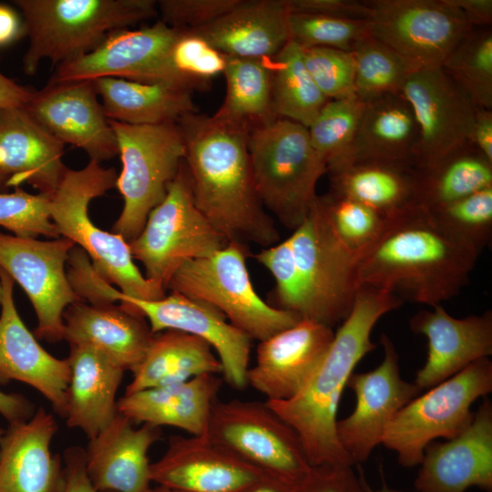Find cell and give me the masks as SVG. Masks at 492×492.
I'll return each instance as SVG.
<instances>
[{
	"label": "cell",
	"instance_id": "6da1fadb",
	"mask_svg": "<svg viewBox=\"0 0 492 492\" xmlns=\"http://www.w3.org/2000/svg\"><path fill=\"white\" fill-rule=\"evenodd\" d=\"M184 164L198 210L227 242L263 248L280 235L257 194L248 148L250 129L190 113L177 121Z\"/></svg>",
	"mask_w": 492,
	"mask_h": 492
},
{
	"label": "cell",
	"instance_id": "7a4b0ae2",
	"mask_svg": "<svg viewBox=\"0 0 492 492\" xmlns=\"http://www.w3.org/2000/svg\"><path fill=\"white\" fill-rule=\"evenodd\" d=\"M479 255L415 205L387 218L377 237L357 254V285L433 307L459 293Z\"/></svg>",
	"mask_w": 492,
	"mask_h": 492
},
{
	"label": "cell",
	"instance_id": "3957f363",
	"mask_svg": "<svg viewBox=\"0 0 492 492\" xmlns=\"http://www.w3.org/2000/svg\"><path fill=\"white\" fill-rule=\"evenodd\" d=\"M402 303L389 292L360 286L349 315L303 388L291 399L266 401L297 433L312 466H354L337 437L339 403L354 367L376 347L371 340L375 323Z\"/></svg>",
	"mask_w": 492,
	"mask_h": 492
},
{
	"label": "cell",
	"instance_id": "277c9868",
	"mask_svg": "<svg viewBox=\"0 0 492 492\" xmlns=\"http://www.w3.org/2000/svg\"><path fill=\"white\" fill-rule=\"evenodd\" d=\"M29 44L23 70L35 75L48 59L58 66L96 48L110 33L158 15L154 0H14Z\"/></svg>",
	"mask_w": 492,
	"mask_h": 492
},
{
	"label": "cell",
	"instance_id": "5b68a950",
	"mask_svg": "<svg viewBox=\"0 0 492 492\" xmlns=\"http://www.w3.org/2000/svg\"><path fill=\"white\" fill-rule=\"evenodd\" d=\"M114 168L89 160L81 169H68L51 197L50 217L60 237L72 241L88 256L96 272L119 292L140 300H159L166 291L150 282L134 262L128 242L119 234L98 228L88 215L95 198L116 188Z\"/></svg>",
	"mask_w": 492,
	"mask_h": 492
},
{
	"label": "cell",
	"instance_id": "8992f818",
	"mask_svg": "<svg viewBox=\"0 0 492 492\" xmlns=\"http://www.w3.org/2000/svg\"><path fill=\"white\" fill-rule=\"evenodd\" d=\"M248 148L263 207L286 228L295 230L315 204L317 182L327 170L307 128L277 118L251 129Z\"/></svg>",
	"mask_w": 492,
	"mask_h": 492
},
{
	"label": "cell",
	"instance_id": "52a82bcc",
	"mask_svg": "<svg viewBox=\"0 0 492 492\" xmlns=\"http://www.w3.org/2000/svg\"><path fill=\"white\" fill-rule=\"evenodd\" d=\"M248 246L228 242L212 254L179 267L167 289L220 311L251 340L261 342L302 318L264 302L256 292L246 264Z\"/></svg>",
	"mask_w": 492,
	"mask_h": 492
},
{
	"label": "cell",
	"instance_id": "ba28073f",
	"mask_svg": "<svg viewBox=\"0 0 492 492\" xmlns=\"http://www.w3.org/2000/svg\"><path fill=\"white\" fill-rule=\"evenodd\" d=\"M108 120L122 162L116 188L124 200L112 232L129 242L165 198L184 160L185 144L177 123L136 126Z\"/></svg>",
	"mask_w": 492,
	"mask_h": 492
},
{
	"label": "cell",
	"instance_id": "9c48e42d",
	"mask_svg": "<svg viewBox=\"0 0 492 492\" xmlns=\"http://www.w3.org/2000/svg\"><path fill=\"white\" fill-rule=\"evenodd\" d=\"M427 390L396 414L382 438L404 467L417 466L435 439H451L466 429L474 416L472 405L492 392V362L479 359Z\"/></svg>",
	"mask_w": 492,
	"mask_h": 492
},
{
	"label": "cell",
	"instance_id": "30bf717a",
	"mask_svg": "<svg viewBox=\"0 0 492 492\" xmlns=\"http://www.w3.org/2000/svg\"><path fill=\"white\" fill-rule=\"evenodd\" d=\"M227 243L196 207L183 160L165 198L128 245L133 259L144 266L147 280L166 291L184 263L209 256Z\"/></svg>",
	"mask_w": 492,
	"mask_h": 492
},
{
	"label": "cell",
	"instance_id": "8fae6325",
	"mask_svg": "<svg viewBox=\"0 0 492 492\" xmlns=\"http://www.w3.org/2000/svg\"><path fill=\"white\" fill-rule=\"evenodd\" d=\"M288 239L303 290L302 319L333 328L354 302L356 256L334 232L321 196Z\"/></svg>",
	"mask_w": 492,
	"mask_h": 492
},
{
	"label": "cell",
	"instance_id": "7c38bea8",
	"mask_svg": "<svg viewBox=\"0 0 492 492\" xmlns=\"http://www.w3.org/2000/svg\"><path fill=\"white\" fill-rule=\"evenodd\" d=\"M206 436L265 474L291 482H301L313 468L297 433L266 401L218 400Z\"/></svg>",
	"mask_w": 492,
	"mask_h": 492
},
{
	"label": "cell",
	"instance_id": "4fadbf2b",
	"mask_svg": "<svg viewBox=\"0 0 492 492\" xmlns=\"http://www.w3.org/2000/svg\"><path fill=\"white\" fill-rule=\"evenodd\" d=\"M372 36L414 70L441 67L473 28L448 0H372Z\"/></svg>",
	"mask_w": 492,
	"mask_h": 492
},
{
	"label": "cell",
	"instance_id": "5bb4252c",
	"mask_svg": "<svg viewBox=\"0 0 492 492\" xmlns=\"http://www.w3.org/2000/svg\"><path fill=\"white\" fill-rule=\"evenodd\" d=\"M75 243L64 237L46 241L0 232V269L19 283L37 318L35 336L64 340V313L79 301L67 273Z\"/></svg>",
	"mask_w": 492,
	"mask_h": 492
},
{
	"label": "cell",
	"instance_id": "9a60e30c",
	"mask_svg": "<svg viewBox=\"0 0 492 492\" xmlns=\"http://www.w3.org/2000/svg\"><path fill=\"white\" fill-rule=\"evenodd\" d=\"M107 299L113 303L119 302L142 315L153 334L174 330L203 340L220 362L222 380L235 389L248 385L251 339L213 306L174 292L159 300L135 299L113 286L108 290Z\"/></svg>",
	"mask_w": 492,
	"mask_h": 492
},
{
	"label": "cell",
	"instance_id": "2e32d148",
	"mask_svg": "<svg viewBox=\"0 0 492 492\" xmlns=\"http://www.w3.org/2000/svg\"><path fill=\"white\" fill-rule=\"evenodd\" d=\"M384 359L374 369L353 373L347 386L354 391L355 406L337 420L338 440L354 465L366 461L396 414L422 390L402 378L399 355L390 337L383 333Z\"/></svg>",
	"mask_w": 492,
	"mask_h": 492
},
{
	"label": "cell",
	"instance_id": "e0dca14e",
	"mask_svg": "<svg viewBox=\"0 0 492 492\" xmlns=\"http://www.w3.org/2000/svg\"><path fill=\"white\" fill-rule=\"evenodd\" d=\"M401 94L418 126L415 168L430 166L470 143L476 107L441 67L411 72Z\"/></svg>",
	"mask_w": 492,
	"mask_h": 492
},
{
	"label": "cell",
	"instance_id": "ac0fdd59",
	"mask_svg": "<svg viewBox=\"0 0 492 492\" xmlns=\"http://www.w3.org/2000/svg\"><path fill=\"white\" fill-rule=\"evenodd\" d=\"M97 97L94 80L47 82L23 108L58 141L100 163L118 156V148Z\"/></svg>",
	"mask_w": 492,
	"mask_h": 492
},
{
	"label": "cell",
	"instance_id": "d6986e66",
	"mask_svg": "<svg viewBox=\"0 0 492 492\" xmlns=\"http://www.w3.org/2000/svg\"><path fill=\"white\" fill-rule=\"evenodd\" d=\"M334 336L332 327L301 319L259 343L256 363L249 367L247 384L266 401L295 396L324 357Z\"/></svg>",
	"mask_w": 492,
	"mask_h": 492
},
{
	"label": "cell",
	"instance_id": "ffe728a7",
	"mask_svg": "<svg viewBox=\"0 0 492 492\" xmlns=\"http://www.w3.org/2000/svg\"><path fill=\"white\" fill-rule=\"evenodd\" d=\"M415 492L492 491V403L487 396L458 436L424 451Z\"/></svg>",
	"mask_w": 492,
	"mask_h": 492
},
{
	"label": "cell",
	"instance_id": "44dd1931",
	"mask_svg": "<svg viewBox=\"0 0 492 492\" xmlns=\"http://www.w3.org/2000/svg\"><path fill=\"white\" fill-rule=\"evenodd\" d=\"M264 475L206 436H170L150 464L151 483L181 492H242Z\"/></svg>",
	"mask_w": 492,
	"mask_h": 492
},
{
	"label": "cell",
	"instance_id": "7402d4cb",
	"mask_svg": "<svg viewBox=\"0 0 492 492\" xmlns=\"http://www.w3.org/2000/svg\"><path fill=\"white\" fill-rule=\"evenodd\" d=\"M179 31L160 19L142 28L114 31L92 51L56 66L48 82L119 77L152 83Z\"/></svg>",
	"mask_w": 492,
	"mask_h": 492
},
{
	"label": "cell",
	"instance_id": "603a6c76",
	"mask_svg": "<svg viewBox=\"0 0 492 492\" xmlns=\"http://www.w3.org/2000/svg\"><path fill=\"white\" fill-rule=\"evenodd\" d=\"M0 384L19 381L35 388L65 417L70 377L67 358H56L38 343L14 301V280L0 269Z\"/></svg>",
	"mask_w": 492,
	"mask_h": 492
},
{
	"label": "cell",
	"instance_id": "cb8c5ba5",
	"mask_svg": "<svg viewBox=\"0 0 492 492\" xmlns=\"http://www.w3.org/2000/svg\"><path fill=\"white\" fill-rule=\"evenodd\" d=\"M421 310L409 327L427 339V357L413 381L422 391L461 372L470 364L492 354V312L456 318L437 304Z\"/></svg>",
	"mask_w": 492,
	"mask_h": 492
},
{
	"label": "cell",
	"instance_id": "d4e9b609",
	"mask_svg": "<svg viewBox=\"0 0 492 492\" xmlns=\"http://www.w3.org/2000/svg\"><path fill=\"white\" fill-rule=\"evenodd\" d=\"M161 436L160 427L135 424L118 413L85 449L87 474L104 492H147L151 487L149 448Z\"/></svg>",
	"mask_w": 492,
	"mask_h": 492
},
{
	"label": "cell",
	"instance_id": "484cf974",
	"mask_svg": "<svg viewBox=\"0 0 492 492\" xmlns=\"http://www.w3.org/2000/svg\"><path fill=\"white\" fill-rule=\"evenodd\" d=\"M64 146L24 108H0V173L8 188L26 183L52 197L68 169Z\"/></svg>",
	"mask_w": 492,
	"mask_h": 492
},
{
	"label": "cell",
	"instance_id": "4316f807",
	"mask_svg": "<svg viewBox=\"0 0 492 492\" xmlns=\"http://www.w3.org/2000/svg\"><path fill=\"white\" fill-rule=\"evenodd\" d=\"M57 429L54 415L43 407L9 424L0 438V492H61L63 459L51 452Z\"/></svg>",
	"mask_w": 492,
	"mask_h": 492
},
{
	"label": "cell",
	"instance_id": "83f0119b",
	"mask_svg": "<svg viewBox=\"0 0 492 492\" xmlns=\"http://www.w3.org/2000/svg\"><path fill=\"white\" fill-rule=\"evenodd\" d=\"M64 340L103 354L124 371L142 361L153 333L147 320L120 302L89 303L79 300L64 313Z\"/></svg>",
	"mask_w": 492,
	"mask_h": 492
},
{
	"label": "cell",
	"instance_id": "f1b7e54d",
	"mask_svg": "<svg viewBox=\"0 0 492 492\" xmlns=\"http://www.w3.org/2000/svg\"><path fill=\"white\" fill-rule=\"evenodd\" d=\"M217 374L124 394L118 413L134 424L173 426L190 436H206L210 417L222 384Z\"/></svg>",
	"mask_w": 492,
	"mask_h": 492
},
{
	"label": "cell",
	"instance_id": "f546056e",
	"mask_svg": "<svg viewBox=\"0 0 492 492\" xmlns=\"http://www.w3.org/2000/svg\"><path fill=\"white\" fill-rule=\"evenodd\" d=\"M285 0H241L230 12L190 31L227 56L272 59L291 41Z\"/></svg>",
	"mask_w": 492,
	"mask_h": 492
},
{
	"label": "cell",
	"instance_id": "4dcf8cb0",
	"mask_svg": "<svg viewBox=\"0 0 492 492\" xmlns=\"http://www.w3.org/2000/svg\"><path fill=\"white\" fill-rule=\"evenodd\" d=\"M66 423L95 436L118 415L117 394L125 371L87 345H70Z\"/></svg>",
	"mask_w": 492,
	"mask_h": 492
},
{
	"label": "cell",
	"instance_id": "1f68e13d",
	"mask_svg": "<svg viewBox=\"0 0 492 492\" xmlns=\"http://www.w3.org/2000/svg\"><path fill=\"white\" fill-rule=\"evenodd\" d=\"M418 140L417 122L405 97L382 96L365 102L354 140L340 164L332 169L357 161L398 162L415 167Z\"/></svg>",
	"mask_w": 492,
	"mask_h": 492
},
{
	"label": "cell",
	"instance_id": "d6a6232c",
	"mask_svg": "<svg viewBox=\"0 0 492 492\" xmlns=\"http://www.w3.org/2000/svg\"><path fill=\"white\" fill-rule=\"evenodd\" d=\"M331 192L349 197L384 218L417 204L415 167L385 161H357L327 170Z\"/></svg>",
	"mask_w": 492,
	"mask_h": 492
},
{
	"label": "cell",
	"instance_id": "836d02e7",
	"mask_svg": "<svg viewBox=\"0 0 492 492\" xmlns=\"http://www.w3.org/2000/svg\"><path fill=\"white\" fill-rule=\"evenodd\" d=\"M105 115L110 120L148 126L177 123L197 112L192 91L162 83H143L119 77L94 80Z\"/></svg>",
	"mask_w": 492,
	"mask_h": 492
},
{
	"label": "cell",
	"instance_id": "e575fe53",
	"mask_svg": "<svg viewBox=\"0 0 492 492\" xmlns=\"http://www.w3.org/2000/svg\"><path fill=\"white\" fill-rule=\"evenodd\" d=\"M125 394L186 382L202 374H221L220 362L203 340L174 330L153 334Z\"/></svg>",
	"mask_w": 492,
	"mask_h": 492
},
{
	"label": "cell",
	"instance_id": "d590c367",
	"mask_svg": "<svg viewBox=\"0 0 492 492\" xmlns=\"http://www.w3.org/2000/svg\"><path fill=\"white\" fill-rule=\"evenodd\" d=\"M417 204L438 208L492 187V162L471 143L437 162L415 168Z\"/></svg>",
	"mask_w": 492,
	"mask_h": 492
},
{
	"label": "cell",
	"instance_id": "8d00e7d4",
	"mask_svg": "<svg viewBox=\"0 0 492 492\" xmlns=\"http://www.w3.org/2000/svg\"><path fill=\"white\" fill-rule=\"evenodd\" d=\"M225 98L212 116L250 130L278 118L272 104V59L225 56Z\"/></svg>",
	"mask_w": 492,
	"mask_h": 492
},
{
	"label": "cell",
	"instance_id": "74e56055",
	"mask_svg": "<svg viewBox=\"0 0 492 492\" xmlns=\"http://www.w3.org/2000/svg\"><path fill=\"white\" fill-rule=\"evenodd\" d=\"M329 99L318 88L293 41L272 58V104L275 116L308 128Z\"/></svg>",
	"mask_w": 492,
	"mask_h": 492
},
{
	"label": "cell",
	"instance_id": "f35d334b",
	"mask_svg": "<svg viewBox=\"0 0 492 492\" xmlns=\"http://www.w3.org/2000/svg\"><path fill=\"white\" fill-rule=\"evenodd\" d=\"M225 56L200 36L181 30L171 43L153 80L190 91L204 90L223 73Z\"/></svg>",
	"mask_w": 492,
	"mask_h": 492
},
{
	"label": "cell",
	"instance_id": "ab89813d",
	"mask_svg": "<svg viewBox=\"0 0 492 492\" xmlns=\"http://www.w3.org/2000/svg\"><path fill=\"white\" fill-rule=\"evenodd\" d=\"M476 108L492 109V31L473 27L441 66Z\"/></svg>",
	"mask_w": 492,
	"mask_h": 492
},
{
	"label": "cell",
	"instance_id": "60d3db41",
	"mask_svg": "<svg viewBox=\"0 0 492 492\" xmlns=\"http://www.w3.org/2000/svg\"><path fill=\"white\" fill-rule=\"evenodd\" d=\"M355 65V95L364 102L401 94L411 72L410 65L395 50L373 36L352 52Z\"/></svg>",
	"mask_w": 492,
	"mask_h": 492
},
{
	"label": "cell",
	"instance_id": "b9f144b4",
	"mask_svg": "<svg viewBox=\"0 0 492 492\" xmlns=\"http://www.w3.org/2000/svg\"><path fill=\"white\" fill-rule=\"evenodd\" d=\"M364 108L365 102L356 95L329 99L307 128L311 143L324 160L327 170L343 160L357 132Z\"/></svg>",
	"mask_w": 492,
	"mask_h": 492
},
{
	"label": "cell",
	"instance_id": "7bdbcfd3",
	"mask_svg": "<svg viewBox=\"0 0 492 492\" xmlns=\"http://www.w3.org/2000/svg\"><path fill=\"white\" fill-rule=\"evenodd\" d=\"M446 233L479 254L492 240V187L427 210Z\"/></svg>",
	"mask_w": 492,
	"mask_h": 492
},
{
	"label": "cell",
	"instance_id": "ee69618b",
	"mask_svg": "<svg viewBox=\"0 0 492 492\" xmlns=\"http://www.w3.org/2000/svg\"><path fill=\"white\" fill-rule=\"evenodd\" d=\"M291 40L301 47H329L346 52L372 36L368 20L290 13Z\"/></svg>",
	"mask_w": 492,
	"mask_h": 492
},
{
	"label": "cell",
	"instance_id": "f6af8a7d",
	"mask_svg": "<svg viewBox=\"0 0 492 492\" xmlns=\"http://www.w3.org/2000/svg\"><path fill=\"white\" fill-rule=\"evenodd\" d=\"M339 240L357 256L379 234L386 218L349 197L329 191L321 196Z\"/></svg>",
	"mask_w": 492,
	"mask_h": 492
},
{
	"label": "cell",
	"instance_id": "bcb514c9",
	"mask_svg": "<svg viewBox=\"0 0 492 492\" xmlns=\"http://www.w3.org/2000/svg\"><path fill=\"white\" fill-rule=\"evenodd\" d=\"M51 197L31 194L20 188L0 193V226L22 238L44 236L56 239L60 234L50 217Z\"/></svg>",
	"mask_w": 492,
	"mask_h": 492
},
{
	"label": "cell",
	"instance_id": "7dc6e473",
	"mask_svg": "<svg viewBox=\"0 0 492 492\" xmlns=\"http://www.w3.org/2000/svg\"><path fill=\"white\" fill-rule=\"evenodd\" d=\"M302 49L310 75L328 99L355 95V65L352 52L319 46Z\"/></svg>",
	"mask_w": 492,
	"mask_h": 492
},
{
	"label": "cell",
	"instance_id": "c3c4849f",
	"mask_svg": "<svg viewBox=\"0 0 492 492\" xmlns=\"http://www.w3.org/2000/svg\"><path fill=\"white\" fill-rule=\"evenodd\" d=\"M254 258L275 280L274 303L272 306L293 313L302 319L303 290L289 239L263 248Z\"/></svg>",
	"mask_w": 492,
	"mask_h": 492
},
{
	"label": "cell",
	"instance_id": "681fc988",
	"mask_svg": "<svg viewBox=\"0 0 492 492\" xmlns=\"http://www.w3.org/2000/svg\"><path fill=\"white\" fill-rule=\"evenodd\" d=\"M241 0H159L160 20L170 27L195 30L233 9Z\"/></svg>",
	"mask_w": 492,
	"mask_h": 492
},
{
	"label": "cell",
	"instance_id": "f907efd6",
	"mask_svg": "<svg viewBox=\"0 0 492 492\" xmlns=\"http://www.w3.org/2000/svg\"><path fill=\"white\" fill-rule=\"evenodd\" d=\"M295 492H365L363 477L351 466H313Z\"/></svg>",
	"mask_w": 492,
	"mask_h": 492
},
{
	"label": "cell",
	"instance_id": "816d5d0a",
	"mask_svg": "<svg viewBox=\"0 0 492 492\" xmlns=\"http://www.w3.org/2000/svg\"><path fill=\"white\" fill-rule=\"evenodd\" d=\"M289 13L368 20L372 9L368 1L355 0H285Z\"/></svg>",
	"mask_w": 492,
	"mask_h": 492
},
{
	"label": "cell",
	"instance_id": "f5cc1de1",
	"mask_svg": "<svg viewBox=\"0 0 492 492\" xmlns=\"http://www.w3.org/2000/svg\"><path fill=\"white\" fill-rule=\"evenodd\" d=\"M64 477L61 492H104L91 483L86 470L85 449L67 448L63 454Z\"/></svg>",
	"mask_w": 492,
	"mask_h": 492
},
{
	"label": "cell",
	"instance_id": "db71d44e",
	"mask_svg": "<svg viewBox=\"0 0 492 492\" xmlns=\"http://www.w3.org/2000/svg\"><path fill=\"white\" fill-rule=\"evenodd\" d=\"M470 143L492 162V109L476 108Z\"/></svg>",
	"mask_w": 492,
	"mask_h": 492
},
{
	"label": "cell",
	"instance_id": "11a10c76",
	"mask_svg": "<svg viewBox=\"0 0 492 492\" xmlns=\"http://www.w3.org/2000/svg\"><path fill=\"white\" fill-rule=\"evenodd\" d=\"M472 27H488L492 23V0H448Z\"/></svg>",
	"mask_w": 492,
	"mask_h": 492
},
{
	"label": "cell",
	"instance_id": "9f6ffc18",
	"mask_svg": "<svg viewBox=\"0 0 492 492\" xmlns=\"http://www.w3.org/2000/svg\"><path fill=\"white\" fill-rule=\"evenodd\" d=\"M34 413V405L24 395L0 390V415L9 424L27 420Z\"/></svg>",
	"mask_w": 492,
	"mask_h": 492
},
{
	"label": "cell",
	"instance_id": "6f0895ef",
	"mask_svg": "<svg viewBox=\"0 0 492 492\" xmlns=\"http://www.w3.org/2000/svg\"><path fill=\"white\" fill-rule=\"evenodd\" d=\"M33 92L0 72V108H23Z\"/></svg>",
	"mask_w": 492,
	"mask_h": 492
},
{
	"label": "cell",
	"instance_id": "680465c9",
	"mask_svg": "<svg viewBox=\"0 0 492 492\" xmlns=\"http://www.w3.org/2000/svg\"><path fill=\"white\" fill-rule=\"evenodd\" d=\"M25 34L24 22L10 6L0 4V47L8 46Z\"/></svg>",
	"mask_w": 492,
	"mask_h": 492
},
{
	"label": "cell",
	"instance_id": "91938a15",
	"mask_svg": "<svg viewBox=\"0 0 492 492\" xmlns=\"http://www.w3.org/2000/svg\"><path fill=\"white\" fill-rule=\"evenodd\" d=\"M299 483L265 474L242 492H295Z\"/></svg>",
	"mask_w": 492,
	"mask_h": 492
},
{
	"label": "cell",
	"instance_id": "94428289",
	"mask_svg": "<svg viewBox=\"0 0 492 492\" xmlns=\"http://www.w3.org/2000/svg\"><path fill=\"white\" fill-rule=\"evenodd\" d=\"M363 482H364V487L365 492H403V491H400V490H397V489H395V488H391L386 485H384L379 489H372L369 487V485L364 481V478H363Z\"/></svg>",
	"mask_w": 492,
	"mask_h": 492
},
{
	"label": "cell",
	"instance_id": "6125c7cd",
	"mask_svg": "<svg viewBox=\"0 0 492 492\" xmlns=\"http://www.w3.org/2000/svg\"><path fill=\"white\" fill-rule=\"evenodd\" d=\"M147 492H181V491H178L175 489L155 485V487H150Z\"/></svg>",
	"mask_w": 492,
	"mask_h": 492
},
{
	"label": "cell",
	"instance_id": "be15d7a7",
	"mask_svg": "<svg viewBox=\"0 0 492 492\" xmlns=\"http://www.w3.org/2000/svg\"><path fill=\"white\" fill-rule=\"evenodd\" d=\"M7 178L0 173V193L7 190Z\"/></svg>",
	"mask_w": 492,
	"mask_h": 492
},
{
	"label": "cell",
	"instance_id": "e7e4bbea",
	"mask_svg": "<svg viewBox=\"0 0 492 492\" xmlns=\"http://www.w3.org/2000/svg\"><path fill=\"white\" fill-rule=\"evenodd\" d=\"M1 300H2V283L0 280V303H1Z\"/></svg>",
	"mask_w": 492,
	"mask_h": 492
},
{
	"label": "cell",
	"instance_id": "03108f58",
	"mask_svg": "<svg viewBox=\"0 0 492 492\" xmlns=\"http://www.w3.org/2000/svg\"><path fill=\"white\" fill-rule=\"evenodd\" d=\"M4 433H5V430H3V429L0 427V438H1V436H3Z\"/></svg>",
	"mask_w": 492,
	"mask_h": 492
}]
</instances>
